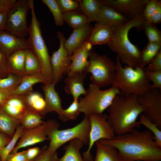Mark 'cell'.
I'll list each match as a JSON object with an SVG mask.
<instances>
[{
    "label": "cell",
    "mask_w": 161,
    "mask_h": 161,
    "mask_svg": "<svg viewBox=\"0 0 161 161\" xmlns=\"http://www.w3.org/2000/svg\"><path fill=\"white\" fill-rule=\"evenodd\" d=\"M35 158L34 159H33V160H29V161H34Z\"/></svg>",
    "instance_id": "cell-53"
},
{
    "label": "cell",
    "mask_w": 161,
    "mask_h": 161,
    "mask_svg": "<svg viewBox=\"0 0 161 161\" xmlns=\"http://www.w3.org/2000/svg\"><path fill=\"white\" fill-rule=\"evenodd\" d=\"M92 46L87 41L74 52L71 57V64L67 75L84 71L89 64L88 58L90 54Z\"/></svg>",
    "instance_id": "cell-18"
},
{
    "label": "cell",
    "mask_w": 161,
    "mask_h": 161,
    "mask_svg": "<svg viewBox=\"0 0 161 161\" xmlns=\"http://www.w3.org/2000/svg\"><path fill=\"white\" fill-rule=\"evenodd\" d=\"M24 52L25 75L42 73L41 65L36 56L30 49H24Z\"/></svg>",
    "instance_id": "cell-32"
},
{
    "label": "cell",
    "mask_w": 161,
    "mask_h": 161,
    "mask_svg": "<svg viewBox=\"0 0 161 161\" xmlns=\"http://www.w3.org/2000/svg\"><path fill=\"white\" fill-rule=\"evenodd\" d=\"M161 50V43L148 42L141 51L140 67L145 68Z\"/></svg>",
    "instance_id": "cell-33"
},
{
    "label": "cell",
    "mask_w": 161,
    "mask_h": 161,
    "mask_svg": "<svg viewBox=\"0 0 161 161\" xmlns=\"http://www.w3.org/2000/svg\"><path fill=\"white\" fill-rule=\"evenodd\" d=\"M11 138L0 132V151L10 141Z\"/></svg>",
    "instance_id": "cell-51"
},
{
    "label": "cell",
    "mask_w": 161,
    "mask_h": 161,
    "mask_svg": "<svg viewBox=\"0 0 161 161\" xmlns=\"http://www.w3.org/2000/svg\"><path fill=\"white\" fill-rule=\"evenodd\" d=\"M43 118L39 114L30 111L19 120L20 125L25 130L34 128L43 124L45 122L42 120Z\"/></svg>",
    "instance_id": "cell-34"
},
{
    "label": "cell",
    "mask_w": 161,
    "mask_h": 161,
    "mask_svg": "<svg viewBox=\"0 0 161 161\" xmlns=\"http://www.w3.org/2000/svg\"><path fill=\"white\" fill-rule=\"evenodd\" d=\"M59 123L55 120L50 119L34 128L24 130L20 139L10 154L17 153L22 148L48 140V136L58 129Z\"/></svg>",
    "instance_id": "cell-11"
},
{
    "label": "cell",
    "mask_w": 161,
    "mask_h": 161,
    "mask_svg": "<svg viewBox=\"0 0 161 161\" xmlns=\"http://www.w3.org/2000/svg\"><path fill=\"white\" fill-rule=\"evenodd\" d=\"M79 4V9L88 18L89 22H97L101 6L100 0H77Z\"/></svg>",
    "instance_id": "cell-25"
},
{
    "label": "cell",
    "mask_w": 161,
    "mask_h": 161,
    "mask_svg": "<svg viewBox=\"0 0 161 161\" xmlns=\"http://www.w3.org/2000/svg\"><path fill=\"white\" fill-rule=\"evenodd\" d=\"M140 116V123L143 125L153 133L155 143L159 147L161 148V131L160 129L156 124L151 122L143 113Z\"/></svg>",
    "instance_id": "cell-38"
},
{
    "label": "cell",
    "mask_w": 161,
    "mask_h": 161,
    "mask_svg": "<svg viewBox=\"0 0 161 161\" xmlns=\"http://www.w3.org/2000/svg\"><path fill=\"white\" fill-rule=\"evenodd\" d=\"M142 161L141 160H136V161Z\"/></svg>",
    "instance_id": "cell-54"
},
{
    "label": "cell",
    "mask_w": 161,
    "mask_h": 161,
    "mask_svg": "<svg viewBox=\"0 0 161 161\" xmlns=\"http://www.w3.org/2000/svg\"><path fill=\"white\" fill-rule=\"evenodd\" d=\"M89 117L91 125L89 147L83 153V158L85 161H93L91 151L94 144L102 139L112 140L115 134L107 120V114H94Z\"/></svg>",
    "instance_id": "cell-10"
},
{
    "label": "cell",
    "mask_w": 161,
    "mask_h": 161,
    "mask_svg": "<svg viewBox=\"0 0 161 161\" xmlns=\"http://www.w3.org/2000/svg\"><path fill=\"white\" fill-rule=\"evenodd\" d=\"M62 16L64 21L74 29L83 27L90 23L83 14L76 10L62 13Z\"/></svg>",
    "instance_id": "cell-31"
},
{
    "label": "cell",
    "mask_w": 161,
    "mask_h": 161,
    "mask_svg": "<svg viewBox=\"0 0 161 161\" xmlns=\"http://www.w3.org/2000/svg\"><path fill=\"white\" fill-rule=\"evenodd\" d=\"M7 58L9 67L13 72L23 76L25 75L24 49L16 51Z\"/></svg>",
    "instance_id": "cell-27"
},
{
    "label": "cell",
    "mask_w": 161,
    "mask_h": 161,
    "mask_svg": "<svg viewBox=\"0 0 161 161\" xmlns=\"http://www.w3.org/2000/svg\"><path fill=\"white\" fill-rule=\"evenodd\" d=\"M24 76L13 72L0 78V91L10 95L19 85Z\"/></svg>",
    "instance_id": "cell-29"
},
{
    "label": "cell",
    "mask_w": 161,
    "mask_h": 161,
    "mask_svg": "<svg viewBox=\"0 0 161 161\" xmlns=\"http://www.w3.org/2000/svg\"><path fill=\"white\" fill-rule=\"evenodd\" d=\"M84 145L78 139L71 140L69 144L64 147L65 153L62 157L58 158V161H85L80 153V149Z\"/></svg>",
    "instance_id": "cell-26"
},
{
    "label": "cell",
    "mask_w": 161,
    "mask_h": 161,
    "mask_svg": "<svg viewBox=\"0 0 161 161\" xmlns=\"http://www.w3.org/2000/svg\"><path fill=\"white\" fill-rule=\"evenodd\" d=\"M1 109H0V110Z\"/></svg>",
    "instance_id": "cell-55"
},
{
    "label": "cell",
    "mask_w": 161,
    "mask_h": 161,
    "mask_svg": "<svg viewBox=\"0 0 161 161\" xmlns=\"http://www.w3.org/2000/svg\"><path fill=\"white\" fill-rule=\"evenodd\" d=\"M93 28L89 24L83 27L74 29L64 43V47L69 56H71L76 50L88 41Z\"/></svg>",
    "instance_id": "cell-17"
},
{
    "label": "cell",
    "mask_w": 161,
    "mask_h": 161,
    "mask_svg": "<svg viewBox=\"0 0 161 161\" xmlns=\"http://www.w3.org/2000/svg\"><path fill=\"white\" fill-rule=\"evenodd\" d=\"M145 31L148 42L161 43V32L155 24L144 21L142 30Z\"/></svg>",
    "instance_id": "cell-37"
},
{
    "label": "cell",
    "mask_w": 161,
    "mask_h": 161,
    "mask_svg": "<svg viewBox=\"0 0 161 161\" xmlns=\"http://www.w3.org/2000/svg\"><path fill=\"white\" fill-rule=\"evenodd\" d=\"M114 33L113 27L97 23L93 27L88 41L92 46L107 44L111 41Z\"/></svg>",
    "instance_id": "cell-22"
},
{
    "label": "cell",
    "mask_w": 161,
    "mask_h": 161,
    "mask_svg": "<svg viewBox=\"0 0 161 161\" xmlns=\"http://www.w3.org/2000/svg\"><path fill=\"white\" fill-rule=\"evenodd\" d=\"M62 13L76 10L79 9V4L77 0H56Z\"/></svg>",
    "instance_id": "cell-42"
},
{
    "label": "cell",
    "mask_w": 161,
    "mask_h": 161,
    "mask_svg": "<svg viewBox=\"0 0 161 161\" xmlns=\"http://www.w3.org/2000/svg\"><path fill=\"white\" fill-rule=\"evenodd\" d=\"M55 87L52 84H44L42 86L44 96L45 108L43 116L53 111L56 112L58 117L61 114L63 109L61 100L58 93L56 91Z\"/></svg>",
    "instance_id": "cell-20"
},
{
    "label": "cell",
    "mask_w": 161,
    "mask_h": 161,
    "mask_svg": "<svg viewBox=\"0 0 161 161\" xmlns=\"http://www.w3.org/2000/svg\"><path fill=\"white\" fill-rule=\"evenodd\" d=\"M129 20L125 16L112 7L103 4L97 22L114 27Z\"/></svg>",
    "instance_id": "cell-21"
},
{
    "label": "cell",
    "mask_w": 161,
    "mask_h": 161,
    "mask_svg": "<svg viewBox=\"0 0 161 161\" xmlns=\"http://www.w3.org/2000/svg\"><path fill=\"white\" fill-rule=\"evenodd\" d=\"M145 73L150 81L153 82L151 88L161 90V71L153 72L145 69Z\"/></svg>",
    "instance_id": "cell-43"
},
{
    "label": "cell",
    "mask_w": 161,
    "mask_h": 161,
    "mask_svg": "<svg viewBox=\"0 0 161 161\" xmlns=\"http://www.w3.org/2000/svg\"><path fill=\"white\" fill-rule=\"evenodd\" d=\"M160 4L161 0H149L142 13V16L144 20L150 23L151 17L154 13L158 6Z\"/></svg>",
    "instance_id": "cell-40"
},
{
    "label": "cell",
    "mask_w": 161,
    "mask_h": 161,
    "mask_svg": "<svg viewBox=\"0 0 161 161\" xmlns=\"http://www.w3.org/2000/svg\"><path fill=\"white\" fill-rule=\"evenodd\" d=\"M16 0H0V12L8 11L16 3Z\"/></svg>",
    "instance_id": "cell-48"
},
{
    "label": "cell",
    "mask_w": 161,
    "mask_h": 161,
    "mask_svg": "<svg viewBox=\"0 0 161 161\" xmlns=\"http://www.w3.org/2000/svg\"><path fill=\"white\" fill-rule=\"evenodd\" d=\"M11 73L13 72L9 67L7 58L0 49V78L6 76Z\"/></svg>",
    "instance_id": "cell-45"
},
{
    "label": "cell",
    "mask_w": 161,
    "mask_h": 161,
    "mask_svg": "<svg viewBox=\"0 0 161 161\" xmlns=\"http://www.w3.org/2000/svg\"><path fill=\"white\" fill-rule=\"evenodd\" d=\"M6 161H28L26 155V150L15 154H10Z\"/></svg>",
    "instance_id": "cell-46"
},
{
    "label": "cell",
    "mask_w": 161,
    "mask_h": 161,
    "mask_svg": "<svg viewBox=\"0 0 161 161\" xmlns=\"http://www.w3.org/2000/svg\"><path fill=\"white\" fill-rule=\"evenodd\" d=\"M10 95L0 91V109Z\"/></svg>",
    "instance_id": "cell-52"
},
{
    "label": "cell",
    "mask_w": 161,
    "mask_h": 161,
    "mask_svg": "<svg viewBox=\"0 0 161 161\" xmlns=\"http://www.w3.org/2000/svg\"><path fill=\"white\" fill-rule=\"evenodd\" d=\"M57 35L60 42L59 47L53 52L50 56L53 81L52 84L55 86L61 80L64 75L67 74L71 64V57L64 46L66 40L64 34L58 31Z\"/></svg>",
    "instance_id": "cell-12"
},
{
    "label": "cell",
    "mask_w": 161,
    "mask_h": 161,
    "mask_svg": "<svg viewBox=\"0 0 161 161\" xmlns=\"http://www.w3.org/2000/svg\"><path fill=\"white\" fill-rule=\"evenodd\" d=\"M86 74L84 72H75L67 75L64 79V90L72 95L73 99H78L81 95L86 94L87 90L84 88V83Z\"/></svg>",
    "instance_id": "cell-19"
},
{
    "label": "cell",
    "mask_w": 161,
    "mask_h": 161,
    "mask_svg": "<svg viewBox=\"0 0 161 161\" xmlns=\"http://www.w3.org/2000/svg\"><path fill=\"white\" fill-rule=\"evenodd\" d=\"M24 130L21 125L17 128L14 134L9 143L0 151L1 161H6L21 135Z\"/></svg>",
    "instance_id": "cell-35"
},
{
    "label": "cell",
    "mask_w": 161,
    "mask_h": 161,
    "mask_svg": "<svg viewBox=\"0 0 161 161\" xmlns=\"http://www.w3.org/2000/svg\"><path fill=\"white\" fill-rule=\"evenodd\" d=\"M1 109L10 116L18 120L31 111L26 101L25 94L10 95Z\"/></svg>",
    "instance_id": "cell-15"
},
{
    "label": "cell",
    "mask_w": 161,
    "mask_h": 161,
    "mask_svg": "<svg viewBox=\"0 0 161 161\" xmlns=\"http://www.w3.org/2000/svg\"><path fill=\"white\" fill-rule=\"evenodd\" d=\"M130 20L142 15L149 0H100Z\"/></svg>",
    "instance_id": "cell-14"
},
{
    "label": "cell",
    "mask_w": 161,
    "mask_h": 161,
    "mask_svg": "<svg viewBox=\"0 0 161 161\" xmlns=\"http://www.w3.org/2000/svg\"><path fill=\"white\" fill-rule=\"evenodd\" d=\"M30 49L27 40L5 30H0V49L7 57L20 49Z\"/></svg>",
    "instance_id": "cell-16"
},
{
    "label": "cell",
    "mask_w": 161,
    "mask_h": 161,
    "mask_svg": "<svg viewBox=\"0 0 161 161\" xmlns=\"http://www.w3.org/2000/svg\"><path fill=\"white\" fill-rule=\"evenodd\" d=\"M98 141L115 147L122 161L161 160V148L157 145L153 134L148 129L140 131L135 129L116 135L112 140Z\"/></svg>",
    "instance_id": "cell-1"
},
{
    "label": "cell",
    "mask_w": 161,
    "mask_h": 161,
    "mask_svg": "<svg viewBox=\"0 0 161 161\" xmlns=\"http://www.w3.org/2000/svg\"><path fill=\"white\" fill-rule=\"evenodd\" d=\"M30 0H19L8 11L4 30L19 37L24 38L28 33L26 21Z\"/></svg>",
    "instance_id": "cell-9"
},
{
    "label": "cell",
    "mask_w": 161,
    "mask_h": 161,
    "mask_svg": "<svg viewBox=\"0 0 161 161\" xmlns=\"http://www.w3.org/2000/svg\"><path fill=\"white\" fill-rule=\"evenodd\" d=\"M27 103L31 112L43 117L45 108L44 99L39 93L33 91L25 94Z\"/></svg>",
    "instance_id": "cell-30"
},
{
    "label": "cell",
    "mask_w": 161,
    "mask_h": 161,
    "mask_svg": "<svg viewBox=\"0 0 161 161\" xmlns=\"http://www.w3.org/2000/svg\"><path fill=\"white\" fill-rule=\"evenodd\" d=\"M116 71L112 86L116 87L124 95H144L151 89L150 81L145 73V68H133L126 65L123 67L116 56Z\"/></svg>",
    "instance_id": "cell-4"
},
{
    "label": "cell",
    "mask_w": 161,
    "mask_h": 161,
    "mask_svg": "<svg viewBox=\"0 0 161 161\" xmlns=\"http://www.w3.org/2000/svg\"><path fill=\"white\" fill-rule=\"evenodd\" d=\"M90 128L89 117L85 115L82 121L74 127L62 130L57 129L49 135L47 138L50 143L47 148L56 152L61 146L74 139H79L84 145H88Z\"/></svg>",
    "instance_id": "cell-8"
},
{
    "label": "cell",
    "mask_w": 161,
    "mask_h": 161,
    "mask_svg": "<svg viewBox=\"0 0 161 161\" xmlns=\"http://www.w3.org/2000/svg\"><path fill=\"white\" fill-rule=\"evenodd\" d=\"M8 11L0 12V30L4 29Z\"/></svg>",
    "instance_id": "cell-50"
},
{
    "label": "cell",
    "mask_w": 161,
    "mask_h": 161,
    "mask_svg": "<svg viewBox=\"0 0 161 161\" xmlns=\"http://www.w3.org/2000/svg\"><path fill=\"white\" fill-rule=\"evenodd\" d=\"M138 97L134 95H117L108 108L107 120L115 134H123L140 127L137 119L144 109Z\"/></svg>",
    "instance_id": "cell-2"
},
{
    "label": "cell",
    "mask_w": 161,
    "mask_h": 161,
    "mask_svg": "<svg viewBox=\"0 0 161 161\" xmlns=\"http://www.w3.org/2000/svg\"><path fill=\"white\" fill-rule=\"evenodd\" d=\"M139 103L144 108L143 113L148 119L161 128V90L151 88L145 95L138 97Z\"/></svg>",
    "instance_id": "cell-13"
},
{
    "label": "cell",
    "mask_w": 161,
    "mask_h": 161,
    "mask_svg": "<svg viewBox=\"0 0 161 161\" xmlns=\"http://www.w3.org/2000/svg\"><path fill=\"white\" fill-rule=\"evenodd\" d=\"M145 69L153 72L161 71V50L145 67Z\"/></svg>",
    "instance_id": "cell-44"
},
{
    "label": "cell",
    "mask_w": 161,
    "mask_h": 161,
    "mask_svg": "<svg viewBox=\"0 0 161 161\" xmlns=\"http://www.w3.org/2000/svg\"><path fill=\"white\" fill-rule=\"evenodd\" d=\"M32 18L28 27L29 38L27 40L30 49L38 58L40 62L42 74L49 83L53 81L52 75L48 49L41 34V24L36 16L33 0H30Z\"/></svg>",
    "instance_id": "cell-5"
},
{
    "label": "cell",
    "mask_w": 161,
    "mask_h": 161,
    "mask_svg": "<svg viewBox=\"0 0 161 161\" xmlns=\"http://www.w3.org/2000/svg\"><path fill=\"white\" fill-rule=\"evenodd\" d=\"M89 58V64L84 72L91 74V83L100 88L112 85L116 71V63L107 56L94 52H91Z\"/></svg>",
    "instance_id": "cell-7"
},
{
    "label": "cell",
    "mask_w": 161,
    "mask_h": 161,
    "mask_svg": "<svg viewBox=\"0 0 161 161\" xmlns=\"http://www.w3.org/2000/svg\"><path fill=\"white\" fill-rule=\"evenodd\" d=\"M80 113L78 99H73V101L69 107L63 109L59 118L63 122L76 119Z\"/></svg>",
    "instance_id": "cell-36"
},
{
    "label": "cell",
    "mask_w": 161,
    "mask_h": 161,
    "mask_svg": "<svg viewBox=\"0 0 161 161\" xmlns=\"http://www.w3.org/2000/svg\"><path fill=\"white\" fill-rule=\"evenodd\" d=\"M161 22V4L158 7L154 13L151 17L149 23L154 24Z\"/></svg>",
    "instance_id": "cell-49"
},
{
    "label": "cell",
    "mask_w": 161,
    "mask_h": 161,
    "mask_svg": "<svg viewBox=\"0 0 161 161\" xmlns=\"http://www.w3.org/2000/svg\"><path fill=\"white\" fill-rule=\"evenodd\" d=\"M95 143L96 151L94 161H122L115 147L98 141Z\"/></svg>",
    "instance_id": "cell-24"
},
{
    "label": "cell",
    "mask_w": 161,
    "mask_h": 161,
    "mask_svg": "<svg viewBox=\"0 0 161 161\" xmlns=\"http://www.w3.org/2000/svg\"><path fill=\"white\" fill-rule=\"evenodd\" d=\"M40 151V148L38 147L28 148L26 150V155L28 161L35 159Z\"/></svg>",
    "instance_id": "cell-47"
},
{
    "label": "cell",
    "mask_w": 161,
    "mask_h": 161,
    "mask_svg": "<svg viewBox=\"0 0 161 161\" xmlns=\"http://www.w3.org/2000/svg\"><path fill=\"white\" fill-rule=\"evenodd\" d=\"M100 88L92 83L89 85L84 97L79 101L80 113L88 116L102 114L110 106L115 96L121 94L118 88L112 86L104 90Z\"/></svg>",
    "instance_id": "cell-6"
},
{
    "label": "cell",
    "mask_w": 161,
    "mask_h": 161,
    "mask_svg": "<svg viewBox=\"0 0 161 161\" xmlns=\"http://www.w3.org/2000/svg\"><path fill=\"white\" fill-rule=\"evenodd\" d=\"M20 125L19 120L11 117L0 109V132L6 134L11 138Z\"/></svg>",
    "instance_id": "cell-28"
},
{
    "label": "cell",
    "mask_w": 161,
    "mask_h": 161,
    "mask_svg": "<svg viewBox=\"0 0 161 161\" xmlns=\"http://www.w3.org/2000/svg\"><path fill=\"white\" fill-rule=\"evenodd\" d=\"M48 146H44L41 149L34 161H58V158L56 152L49 150Z\"/></svg>",
    "instance_id": "cell-41"
},
{
    "label": "cell",
    "mask_w": 161,
    "mask_h": 161,
    "mask_svg": "<svg viewBox=\"0 0 161 161\" xmlns=\"http://www.w3.org/2000/svg\"><path fill=\"white\" fill-rule=\"evenodd\" d=\"M142 14L114 27L113 36L107 44L109 49L117 54L121 63L133 68L140 66L141 51L137 46L131 42L128 34L132 28L136 27L138 30H142L144 21Z\"/></svg>",
    "instance_id": "cell-3"
},
{
    "label": "cell",
    "mask_w": 161,
    "mask_h": 161,
    "mask_svg": "<svg viewBox=\"0 0 161 161\" xmlns=\"http://www.w3.org/2000/svg\"><path fill=\"white\" fill-rule=\"evenodd\" d=\"M41 1L48 7L52 13L55 25L58 26H62L64 22L62 13L56 0H42Z\"/></svg>",
    "instance_id": "cell-39"
},
{
    "label": "cell",
    "mask_w": 161,
    "mask_h": 161,
    "mask_svg": "<svg viewBox=\"0 0 161 161\" xmlns=\"http://www.w3.org/2000/svg\"><path fill=\"white\" fill-rule=\"evenodd\" d=\"M39 83L44 84L49 83L42 73L25 75L24 76L19 85L11 95L24 94L32 91L33 85Z\"/></svg>",
    "instance_id": "cell-23"
}]
</instances>
